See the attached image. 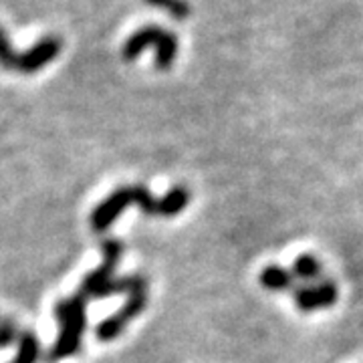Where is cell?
Returning <instances> with one entry per match:
<instances>
[{"instance_id": "obj_1", "label": "cell", "mask_w": 363, "mask_h": 363, "mask_svg": "<svg viewBox=\"0 0 363 363\" xmlns=\"http://www.w3.org/2000/svg\"><path fill=\"white\" fill-rule=\"evenodd\" d=\"M55 315L59 321V337L47 355V362L51 363L71 357L81 350L83 333L87 327V301L81 295L61 298L55 305Z\"/></svg>"}, {"instance_id": "obj_2", "label": "cell", "mask_w": 363, "mask_h": 363, "mask_svg": "<svg viewBox=\"0 0 363 363\" xmlns=\"http://www.w3.org/2000/svg\"><path fill=\"white\" fill-rule=\"evenodd\" d=\"M130 206H138L147 216H157V200L145 186H121L91 212V228L95 233H104Z\"/></svg>"}, {"instance_id": "obj_3", "label": "cell", "mask_w": 363, "mask_h": 363, "mask_svg": "<svg viewBox=\"0 0 363 363\" xmlns=\"http://www.w3.org/2000/svg\"><path fill=\"white\" fill-rule=\"evenodd\" d=\"M61 49H63L61 39L55 35H49V37H43L33 49H28L26 52H14L4 28L0 26V67L6 71H14L21 75H28V73L33 75V73L40 71L43 67L52 63L59 57Z\"/></svg>"}, {"instance_id": "obj_4", "label": "cell", "mask_w": 363, "mask_h": 363, "mask_svg": "<svg viewBox=\"0 0 363 363\" xmlns=\"http://www.w3.org/2000/svg\"><path fill=\"white\" fill-rule=\"evenodd\" d=\"M150 47L156 49V67L162 71L174 65L178 51H180V43L174 33L157 25H147L138 28L130 39L125 40V45L121 49V57H123V61H135Z\"/></svg>"}, {"instance_id": "obj_5", "label": "cell", "mask_w": 363, "mask_h": 363, "mask_svg": "<svg viewBox=\"0 0 363 363\" xmlns=\"http://www.w3.org/2000/svg\"><path fill=\"white\" fill-rule=\"evenodd\" d=\"M145 307H147V286H140V289L131 291L123 307L97 325V331H95L97 339H101V341L117 339L138 315H142Z\"/></svg>"}, {"instance_id": "obj_6", "label": "cell", "mask_w": 363, "mask_h": 363, "mask_svg": "<svg viewBox=\"0 0 363 363\" xmlns=\"http://www.w3.org/2000/svg\"><path fill=\"white\" fill-rule=\"evenodd\" d=\"M104 262L101 267H97L95 271H91L83 283H81V289H79V295L85 298H97V293L101 291V286H105L107 283H111L116 279V269L121 260V255H123V245L116 240V238H109L105 240L104 245Z\"/></svg>"}, {"instance_id": "obj_7", "label": "cell", "mask_w": 363, "mask_h": 363, "mask_svg": "<svg viewBox=\"0 0 363 363\" xmlns=\"http://www.w3.org/2000/svg\"><path fill=\"white\" fill-rule=\"evenodd\" d=\"M339 289L333 281L321 279L315 285H303L295 291V305L303 313L329 309L337 303Z\"/></svg>"}, {"instance_id": "obj_8", "label": "cell", "mask_w": 363, "mask_h": 363, "mask_svg": "<svg viewBox=\"0 0 363 363\" xmlns=\"http://www.w3.org/2000/svg\"><path fill=\"white\" fill-rule=\"evenodd\" d=\"M190 204V192L186 186H174L168 194L157 200V216L169 218V216H178L180 212L186 210Z\"/></svg>"}, {"instance_id": "obj_9", "label": "cell", "mask_w": 363, "mask_h": 363, "mask_svg": "<svg viewBox=\"0 0 363 363\" xmlns=\"http://www.w3.org/2000/svg\"><path fill=\"white\" fill-rule=\"evenodd\" d=\"M260 285L264 286L267 291H274V293H281V291H289L295 285V277L293 272L286 271L279 264H269L264 267L260 272Z\"/></svg>"}, {"instance_id": "obj_10", "label": "cell", "mask_w": 363, "mask_h": 363, "mask_svg": "<svg viewBox=\"0 0 363 363\" xmlns=\"http://www.w3.org/2000/svg\"><path fill=\"white\" fill-rule=\"evenodd\" d=\"M40 355V341L35 331H21L16 339V355L13 363H37Z\"/></svg>"}, {"instance_id": "obj_11", "label": "cell", "mask_w": 363, "mask_h": 363, "mask_svg": "<svg viewBox=\"0 0 363 363\" xmlns=\"http://www.w3.org/2000/svg\"><path fill=\"white\" fill-rule=\"evenodd\" d=\"M293 277L298 281H305L307 283H315V281H321V274H323V264L315 259L313 255H301L295 264H293Z\"/></svg>"}, {"instance_id": "obj_12", "label": "cell", "mask_w": 363, "mask_h": 363, "mask_svg": "<svg viewBox=\"0 0 363 363\" xmlns=\"http://www.w3.org/2000/svg\"><path fill=\"white\" fill-rule=\"evenodd\" d=\"M143 2L150 4V6H154L157 11L168 13L176 21H184V18H188L190 13H192L190 4L186 0H143Z\"/></svg>"}, {"instance_id": "obj_13", "label": "cell", "mask_w": 363, "mask_h": 363, "mask_svg": "<svg viewBox=\"0 0 363 363\" xmlns=\"http://www.w3.org/2000/svg\"><path fill=\"white\" fill-rule=\"evenodd\" d=\"M18 335H21V329H18V325L14 323V321L11 325H6V327H0V350L16 343Z\"/></svg>"}, {"instance_id": "obj_14", "label": "cell", "mask_w": 363, "mask_h": 363, "mask_svg": "<svg viewBox=\"0 0 363 363\" xmlns=\"http://www.w3.org/2000/svg\"><path fill=\"white\" fill-rule=\"evenodd\" d=\"M13 323V319H6V317H2L0 315V327H6V325H11Z\"/></svg>"}]
</instances>
